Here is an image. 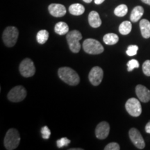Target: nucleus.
<instances>
[{"mask_svg": "<svg viewBox=\"0 0 150 150\" xmlns=\"http://www.w3.org/2000/svg\"><path fill=\"white\" fill-rule=\"evenodd\" d=\"M83 1H84V2H86V3H88V4H89V3H91L92 1H93V0H83Z\"/></svg>", "mask_w": 150, "mask_h": 150, "instance_id": "32", "label": "nucleus"}, {"mask_svg": "<svg viewBox=\"0 0 150 150\" xmlns=\"http://www.w3.org/2000/svg\"><path fill=\"white\" fill-rule=\"evenodd\" d=\"M145 131L147 134H150V122H149L145 126Z\"/></svg>", "mask_w": 150, "mask_h": 150, "instance_id": "29", "label": "nucleus"}, {"mask_svg": "<svg viewBox=\"0 0 150 150\" xmlns=\"http://www.w3.org/2000/svg\"><path fill=\"white\" fill-rule=\"evenodd\" d=\"M132 29V24L129 21H124L119 27V31L122 35H128Z\"/></svg>", "mask_w": 150, "mask_h": 150, "instance_id": "20", "label": "nucleus"}, {"mask_svg": "<svg viewBox=\"0 0 150 150\" xmlns=\"http://www.w3.org/2000/svg\"><path fill=\"white\" fill-rule=\"evenodd\" d=\"M58 74L63 81L70 86H76L80 81L79 74L70 67H61L58 70Z\"/></svg>", "mask_w": 150, "mask_h": 150, "instance_id": "1", "label": "nucleus"}, {"mask_svg": "<svg viewBox=\"0 0 150 150\" xmlns=\"http://www.w3.org/2000/svg\"><path fill=\"white\" fill-rule=\"evenodd\" d=\"M50 13L55 18H61L66 14V8L65 6L60 4H51L48 6Z\"/></svg>", "mask_w": 150, "mask_h": 150, "instance_id": "12", "label": "nucleus"}, {"mask_svg": "<svg viewBox=\"0 0 150 150\" xmlns=\"http://www.w3.org/2000/svg\"><path fill=\"white\" fill-rule=\"evenodd\" d=\"M20 72L24 77H31L35 74V67L33 61L27 58L24 59L20 64Z\"/></svg>", "mask_w": 150, "mask_h": 150, "instance_id": "6", "label": "nucleus"}, {"mask_svg": "<svg viewBox=\"0 0 150 150\" xmlns=\"http://www.w3.org/2000/svg\"><path fill=\"white\" fill-rule=\"evenodd\" d=\"M20 142V134L16 129H10L7 131L4 144L6 149L8 150L16 149L18 147Z\"/></svg>", "mask_w": 150, "mask_h": 150, "instance_id": "2", "label": "nucleus"}, {"mask_svg": "<svg viewBox=\"0 0 150 150\" xmlns=\"http://www.w3.org/2000/svg\"><path fill=\"white\" fill-rule=\"evenodd\" d=\"M138 50V47L135 45H129L127 48L126 53L129 56H133L137 54Z\"/></svg>", "mask_w": 150, "mask_h": 150, "instance_id": "24", "label": "nucleus"}, {"mask_svg": "<svg viewBox=\"0 0 150 150\" xmlns=\"http://www.w3.org/2000/svg\"><path fill=\"white\" fill-rule=\"evenodd\" d=\"M103 40H104V42L106 45H115L118 42L119 37L115 33H110L104 35V38H103Z\"/></svg>", "mask_w": 150, "mask_h": 150, "instance_id": "19", "label": "nucleus"}, {"mask_svg": "<svg viewBox=\"0 0 150 150\" xmlns=\"http://www.w3.org/2000/svg\"><path fill=\"white\" fill-rule=\"evenodd\" d=\"M41 134L43 139H49L51 135V131L47 126H45L41 129Z\"/></svg>", "mask_w": 150, "mask_h": 150, "instance_id": "27", "label": "nucleus"}, {"mask_svg": "<svg viewBox=\"0 0 150 150\" xmlns=\"http://www.w3.org/2000/svg\"><path fill=\"white\" fill-rule=\"evenodd\" d=\"M143 3L146 4H148L150 6V0H141Z\"/></svg>", "mask_w": 150, "mask_h": 150, "instance_id": "31", "label": "nucleus"}, {"mask_svg": "<svg viewBox=\"0 0 150 150\" xmlns=\"http://www.w3.org/2000/svg\"><path fill=\"white\" fill-rule=\"evenodd\" d=\"M142 72L146 76H150V60H147L142 64Z\"/></svg>", "mask_w": 150, "mask_h": 150, "instance_id": "26", "label": "nucleus"}, {"mask_svg": "<svg viewBox=\"0 0 150 150\" xmlns=\"http://www.w3.org/2000/svg\"><path fill=\"white\" fill-rule=\"evenodd\" d=\"M66 39L70 50L73 53H78L81 50L79 41L82 39V35L77 30H73L67 33Z\"/></svg>", "mask_w": 150, "mask_h": 150, "instance_id": "3", "label": "nucleus"}, {"mask_svg": "<svg viewBox=\"0 0 150 150\" xmlns=\"http://www.w3.org/2000/svg\"><path fill=\"white\" fill-rule=\"evenodd\" d=\"M70 150H82V149L79 148V149H70Z\"/></svg>", "mask_w": 150, "mask_h": 150, "instance_id": "33", "label": "nucleus"}, {"mask_svg": "<svg viewBox=\"0 0 150 150\" xmlns=\"http://www.w3.org/2000/svg\"><path fill=\"white\" fill-rule=\"evenodd\" d=\"M136 93L137 97L142 102L146 103L150 101V91L143 85L136 86Z\"/></svg>", "mask_w": 150, "mask_h": 150, "instance_id": "13", "label": "nucleus"}, {"mask_svg": "<svg viewBox=\"0 0 150 150\" xmlns=\"http://www.w3.org/2000/svg\"><path fill=\"white\" fill-rule=\"evenodd\" d=\"M105 150H120V147L119 144L117 142H110V143L108 144L106 147H104Z\"/></svg>", "mask_w": 150, "mask_h": 150, "instance_id": "28", "label": "nucleus"}, {"mask_svg": "<svg viewBox=\"0 0 150 150\" xmlns=\"http://www.w3.org/2000/svg\"><path fill=\"white\" fill-rule=\"evenodd\" d=\"M144 14V9L140 6H137L133 9L130 15L131 21L133 22H136L142 18Z\"/></svg>", "mask_w": 150, "mask_h": 150, "instance_id": "16", "label": "nucleus"}, {"mask_svg": "<svg viewBox=\"0 0 150 150\" xmlns=\"http://www.w3.org/2000/svg\"><path fill=\"white\" fill-rule=\"evenodd\" d=\"M70 143V140L67 138H62L56 141V145L59 148H61L65 146H67Z\"/></svg>", "mask_w": 150, "mask_h": 150, "instance_id": "25", "label": "nucleus"}, {"mask_svg": "<svg viewBox=\"0 0 150 150\" xmlns=\"http://www.w3.org/2000/svg\"><path fill=\"white\" fill-rule=\"evenodd\" d=\"M127 12H128V7L125 4L117 6L114 10V14L117 17H124L126 16Z\"/></svg>", "mask_w": 150, "mask_h": 150, "instance_id": "22", "label": "nucleus"}, {"mask_svg": "<svg viewBox=\"0 0 150 150\" xmlns=\"http://www.w3.org/2000/svg\"><path fill=\"white\" fill-rule=\"evenodd\" d=\"M110 131V125L106 122H101L95 129V136L99 140H104L107 138Z\"/></svg>", "mask_w": 150, "mask_h": 150, "instance_id": "11", "label": "nucleus"}, {"mask_svg": "<svg viewBox=\"0 0 150 150\" xmlns=\"http://www.w3.org/2000/svg\"><path fill=\"white\" fill-rule=\"evenodd\" d=\"M49 39V32L47 30L42 29L39 31L36 35L37 42L39 44H45Z\"/></svg>", "mask_w": 150, "mask_h": 150, "instance_id": "21", "label": "nucleus"}, {"mask_svg": "<svg viewBox=\"0 0 150 150\" xmlns=\"http://www.w3.org/2000/svg\"><path fill=\"white\" fill-rule=\"evenodd\" d=\"M127 111L133 117H138L142 113V106L140 101L136 98H130L125 104Z\"/></svg>", "mask_w": 150, "mask_h": 150, "instance_id": "8", "label": "nucleus"}, {"mask_svg": "<svg viewBox=\"0 0 150 150\" xmlns=\"http://www.w3.org/2000/svg\"><path fill=\"white\" fill-rule=\"evenodd\" d=\"M140 29L142 36L144 38H150V22L146 19H142L140 22Z\"/></svg>", "mask_w": 150, "mask_h": 150, "instance_id": "15", "label": "nucleus"}, {"mask_svg": "<svg viewBox=\"0 0 150 150\" xmlns=\"http://www.w3.org/2000/svg\"><path fill=\"white\" fill-rule=\"evenodd\" d=\"M129 138L131 142L134 143V145L138 148V149H142L145 147V142L144 141L141 134L140 131L136 128H131L129 132Z\"/></svg>", "mask_w": 150, "mask_h": 150, "instance_id": "9", "label": "nucleus"}, {"mask_svg": "<svg viewBox=\"0 0 150 150\" xmlns=\"http://www.w3.org/2000/svg\"><path fill=\"white\" fill-rule=\"evenodd\" d=\"M139 62H138L136 59H131L129 61L128 63H127V70L129 72H131L134 70V68H138L139 67Z\"/></svg>", "mask_w": 150, "mask_h": 150, "instance_id": "23", "label": "nucleus"}, {"mask_svg": "<svg viewBox=\"0 0 150 150\" xmlns=\"http://www.w3.org/2000/svg\"><path fill=\"white\" fill-rule=\"evenodd\" d=\"M84 52L89 54H99L104 51V47L98 40L88 38L83 42Z\"/></svg>", "mask_w": 150, "mask_h": 150, "instance_id": "5", "label": "nucleus"}, {"mask_svg": "<svg viewBox=\"0 0 150 150\" xmlns=\"http://www.w3.org/2000/svg\"><path fill=\"white\" fill-rule=\"evenodd\" d=\"M85 11V8L81 4H73L69 7V12L73 16H81Z\"/></svg>", "mask_w": 150, "mask_h": 150, "instance_id": "18", "label": "nucleus"}, {"mask_svg": "<svg viewBox=\"0 0 150 150\" xmlns=\"http://www.w3.org/2000/svg\"><path fill=\"white\" fill-rule=\"evenodd\" d=\"M19 36V31L16 27H8L4 31L2 40L6 46L12 47L16 44Z\"/></svg>", "mask_w": 150, "mask_h": 150, "instance_id": "4", "label": "nucleus"}, {"mask_svg": "<svg viewBox=\"0 0 150 150\" xmlns=\"http://www.w3.org/2000/svg\"><path fill=\"white\" fill-rule=\"evenodd\" d=\"M105 0H95V3L96 4H102Z\"/></svg>", "mask_w": 150, "mask_h": 150, "instance_id": "30", "label": "nucleus"}, {"mask_svg": "<svg viewBox=\"0 0 150 150\" xmlns=\"http://www.w3.org/2000/svg\"><path fill=\"white\" fill-rule=\"evenodd\" d=\"M7 97L8 100L12 102H22L27 97V91L22 86H15L11 90Z\"/></svg>", "mask_w": 150, "mask_h": 150, "instance_id": "7", "label": "nucleus"}, {"mask_svg": "<svg viewBox=\"0 0 150 150\" xmlns=\"http://www.w3.org/2000/svg\"><path fill=\"white\" fill-rule=\"evenodd\" d=\"M54 31L60 35L67 34L69 32V27L64 22H59L56 24L54 27Z\"/></svg>", "mask_w": 150, "mask_h": 150, "instance_id": "17", "label": "nucleus"}, {"mask_svg": "<svg viewBox=\"0 0 150 150\" xmlns=\"http://www.w3.org/2000/svg\"><path fill=\"white\" fill-rule=\"evenodd\" d=\"M104 76V72L100 67L95 66L92 68L88 74L90 82L93 86H99L101 83Z\"/></svg>", "mask_w": 150, "mask_h": 150, "instance_id": "10", "label": "nucleus"}, {"mask_svg": "<svg viewBox=\"0 0 150 150\" xmlns=\"http://www.w3.org/2000/svg\"><path fill=\"white\" fill-rule=\"evenodd\" d=\"M88 22L93 28H98L100 27L102 25V20L98 13L95 11H91L88 15Z\"/></svg>", "mask_w": 150, "mask_h": 150, "instance_id": "14", "label": "nucleus"}]
</instances>
